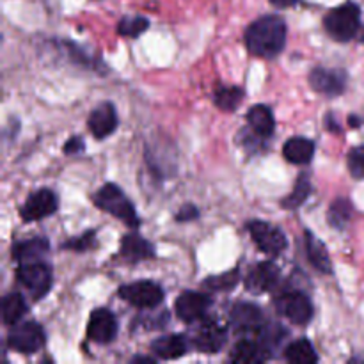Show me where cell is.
Listing matches in <instances>:
<instances>
[{
    "mask_svg": "<svg viewBox=\"0 0 364 364\" xmlns=\"http://www.w3.org/2000/svg\"><path fill=\"white\" fill-rule=\"evenodd\" d=\"M119 297L128 304L141 309L156 308L164 301L162 288L151 281H139V283L124 284L119 288Z\"/></svg>",
    "mask_w": 364,
    "mask_h": 364,
    "instance_id": "7",
    "label": "cell"
},
{
    "mask_svg": "<svg viewBox=\"0 0 364 364\" xmlns=\"http://www.w3.org/2000/svg\"><path fill=\"white\" fill-rule=\"evenodd\" d=\"M117 128L116 107L112 103H100L89 116V130L96 139H105Z\"/></svg>",
    "mask_w": 364,
    "mask_h": 364,
    "instance_id": "15",
    "label": "cell"
},
{
    "mask_svg": "<svg viewBox=\"0 0 364 364\" xmlns=\"http://www.w3.org/2000/svg\"><path fill=\"white\" fill-rule=\"evenodd\" d=\"M309 82L315 91L327 96H338L345 91V75L340 71L316 68L309 75Z\"/></svg>",
    "mask_w": 364,
    "mask_h": 364,
    "instance_id": "16",
    "label": "cell"
},
{
    "mask_svg": "<svg viewBox=\"0 0 364 364\" xmlns=\"http://www.w3.org/2000/svg\"><path fill=\"white\" fill-rule=\"evenodd\" d=\"M348 171L355 180H364V146H358L348 153Z\"/></svg>",
    "mask_w": 364,
    "mask_h": 364,
    "instance_id": "30",
    "label": "cell"
},
{
    "mask_svg": "<svg viewBox=\"0 0 364 364\" xmlns=\"http://www.w3.org/2000/svg\"><path fill=\"white\" fill-rule=\"evenodd\" d=\"M238 270H231L230 274H223V276L208 277L205 281V287L212 288V290H228V288H233L238 283Z\"/></svg>",
    "mask_w": 364,
    "mask_h": 364,
    "instance_id": "31",
    "label": "cell"
},
{
    "mask_svg": "<svg viewBox=\"0 0 364 364\" xmlns=\"http://www.w3.org/2000/svg\"><path fill=\"white\" fill-rule=\"evenodd\" d=\"M148 20L142 16L123 18L121 23L117 25V32L121 36H127V38H137V36H141L148 28Z\"/></svg>",
    "mask_w": 364,
    "mask_h": 364,
    "instance_id": "29",
    "label": "cell"
},
{
    "mask_svg": "<svg viewBox=\"0 0 364 364\" xmlns=\"http://www.w3.org/2000/svg\"><path fill=\"white\" fill-rule=\"evenodd\" d=\"M309 194H311V183L308 181V176H301L291 194L283 201V206L288 210L299 208L309 198Z\"/></svg>",
    "mask_w": 364,
    "mask_h": 364,
    "instance_id": "28",
    "label": "cell"
},
{
    "mask_svg": "<svg viewBox=\"0 0 364 364\" xmlns=\"http://www.w3.org/2000/svg\"><path fill=\"white\" fill-rule=\"evenodd\" d=\"M252 240L258 245L259 251L269 256H279L287 249L288 240L283 231L276 226L263 223V220H251L247 224Z\"/></svg>",
    "mask_w": 364,
    "mask_h": 364,
    "instance_id": "6",
    "label": "cell"
},
{
    "mask_svg": "<svg viewBox=\"0 0 364 364\" xmlns=\"http://www.w3.org/2000/svg\"><path fill=\"white\" fill-rule=\"evenodd\" d=\"M247 123L259 139L270 137L274 134V127H276L272 109H269L267 105L252 107L247 112Z\"/></svg>",
    "mask_w": 364,
    "mask_h": 364,
    "instance_id": "19",
    "label": "cell"
},
{
    "mask_svg": "<svg viewBox=\"0 0 364 364\" xmlns=\"http://www.w3.org/2000/svg\"><path fill=\"white\" fill-rule=\"evenodd\" d=\"M92 244H95V233H92V231H89V233L82 235L78 240H71V242H68V244H64V247L75 249V251H87Z\"/></svg>",
    "mask_w": 364,
    "mask_h": 364,
    "instance_id": "32",
    "label": "cell"
},
{
    "mask_svg": "<svg viewBox=\"0 0 364 364\" xmlns=\"http://www.w3.org/2000/svg\"><path fill=\"white\" fill-rule=\"evenodd\" d=\"M306 249H308L309 262L313 263V267H315L316 270H320V272H323V274H329L331 270H333V267H331V258H329V255H327L326 245H323L322 242L315 237V235L309 233V231L306 233Z\"/></svg>",
    "mask_w": 364,
    "mask_h": 364,
    "instance_id": "24",
    "label": "cell"
},
{
    "mask_svg": "<svg viewBox=\"0 0 364 364\" xmlns=\"http://www.w3.org/2000/svg\"><path fill=\"white\" fill-rule=\"evenodd\" d=\"M121 256L130 262H141V259L153 258L155 251H153V245L139 235H127L121 244Z\"/></svg>",
    "mask_w": 364,
    "mask_h": 364,
    "instance_id": "21",
    "label": "cell"
},
{
    "mask_svg": "<svg viewBox=\"0 0 364 364\" xmlns=\"http://www.w3.org/2000/svg\"><path fill=\"white\" fill-rule=\"evenodd\" d=\"M350 217H352V206L347 199H336V201L331 205L329 223L333 228L341 230V228H345V224L350 220Z\"/></svg>",
    "mask_w": 364,
    "mask_h": 364,
    "instance_id": "27",
    "label": "cell"
},
{
    "mask_svg": "<svg viewBox=\"0 0 364 364\" xmlns=\"http://www.w3.org/2000/svg\"><path fill=\"white\" fill-rule=\"evenodd\" d=\"M7 345L20 354H36L45 345V331L36 322H18L9 331Z\"/></svg>",
    "mask_w": 364,
    "mask_h": 364,
    "instance_id": "5",
    "label": "cell"
},
{
    "mask_svg": "<svg viewBox=\"0 0 364 364\" xmlns=\"http://www.w3.org/2000/svg\"><path fill=\"white\" fill-rule=\"evenodd\" d=\"M230 359L233 363H263L269 359V354L255 341L242 340L233 347Z\"/></svg>",
    "mask_w": 364,
    "mask_h": 364,
    "instance_id": "22",
    "label": "cell"
},
{
    "mask_svg": "<svg viewBox=\"0 0 364 364\" xmlns=\"http://www.w3.org/2000/svg\"><path fill=\"white\" fill-rule=\"evenodd\" d=\"M151 350L160 359H178L188 352V341L183 334H169L153 341Z\"/></svg>",
    "mask_w": 364,
    "mask_h": 364,
    "instance_id": "17",
    "label": "cell"
},
{
    "mask_svg": "<svg viewBox=\"0 0 364 364\" xmlns=\"http://www.w3.org/2000/svg\"><path fill=\"white\" fill-rule=\"evenodd\" d=\"M27 313V302H25L23 295L18 291H11L2 299V320L7 326H14L23 318Z\"/></svg>",
    "mask_w": 364,
    "mask_h": 364,
    "instance_id": "23",
    "label": "cell"
},
{
    "mask_svg": "<svg viewBox=\"0 0 364 364\" xmlns=\"http://www.w3.org/2000/svg\"><path fill=\"white\" fill-rule=\"evenodd\" d=\"M117 320L109 309H96L92 311L87 326V338L95 343L107 345L116 340Z\"/></svg>",
    "mask_w": 364,
    "mask_h": 364,
    "instance_id": "11",
    "label": "cell"
},
{
    "mask_svg": "<svg viewBox=\"0 0 364 364\" xmlns=\"http://www.w3.org/2000/svg\"><path fill=\"white\" fill-rule=\"evenodd\" d=\"M277 311L295 326H306L313 318V304L301 291H287L276 299Z\"/></svg>",
    "mask_w": 364,
    "mask_h": 364,
    "instance_id": "8",
    "label": "cell"
},
{
    "mask_svg": "<svg viewBox=\"0 0 364 364\" xmlns=\"http://www.w3.org/2000/svg\"><path fill=\"white\" fill-rule=\"evenodd\" d=\"M194 345L199 352H205V354H217V352L223 350V347L226 345V329H224L220 323H217L215 320H208V322H203L198 327L194 336Z\"/></svg>",
    "mask_w": 364,
    "mask_h": 364,
    "instance_id": "12",
    "label": "cell"
},
{
    "mask_svg": "<svg viewBox=\"0 0 364 364\" xmlns=\"http://www.w3.org/2000/svg\"><path fill=\"white\" fill-rule=\"evenodd\" d=\"M284 359L294 364H313L318 361V355L308 340H299L288 345L284 350Z\"/></svg>",
    "mask_w": 364,
    "mask_h": 364,
    "instance_id": "25",
    "label": "cell"
},
{
    "mask_svg": "<svg viewBox=\"0 0 364 364\" xmlns=\"http://www.w3.org/2000/svg\"><path fill=\"white\" fill-rule=\"evenodd\" d=\"M263 326V313L258 306L240 302L231 311V327L237 333H258Z\"/></svg>",
    "mask_w": 364,
    "mask_h": 364,
    "instance_id": "13",
    "label": "cell"
},
{
    "mask_svg": "<svg viewBox=\"0 0 364 364\" xmlns=\"http://www.w3.org/2000/svg\"><path fill=\"white\" fill-rule=\"evenodd\" d=\"M279 283V269L272 262L258 263L245 277V287L247 290L256 291V294H265L276 288Z\"/></svg>",
    "mask_w": 364,
    "mask_h": 364,
    "instance_id": "14",
    "label": "cell"
},
{
    "mask_svg": "<svg viewBox=\"0 0 364 364\" xmlns=\"http://www.w3.org/2000/svg\"><path fill=\"white\" fill-rule=\"evenodd\" d=\"M283 155L288 162L304 166V164H309L313 160V155H315V142L306 137H294L284 142Z\"/></svg>",
    "mask_w": 364,
    "mask_h": 364,
    "instance_id": "18",
    "label": "cell"
},
{
    "mask_svg": "<svg viewBox=\"0 0 364 364\" xmlns=\"http://www.w3.org/2000/svg\"><path fill=\"white\" fill-rule=\"evenodd\" d=\"M18 283L31 294L32 299L39 301L45 297L52 288V269L46 263L39 262H28L20 263L16 270Z\"/></svg>",
    "mask_w": 364,
    "mask_h": 364,
    "instance_id": "4",
    "label": "cell"
},
{
    "mask_svg": "<svg viewBox=\"0 0 364 364\" xmlns=\"http://www.w3.org/2000/svg\"><path fill=\"white\" fill-rule=\"evenodd\" d=\"M134 361H141V363H153V359L151 358H134Z\"/></svg>",
    "mask_w": 364,
    "mask_h": 364,
    "instance_id": "36",
    "label": "cell"
},
{
    "mask_svg": "<svg viewBox=\"0 0 364 364\" xmlns=\"http://www.w3.org/2000/svg\"><path fill=\"white\" fill-rule=\"evenodd\" d=\"M198 215H199L198 208H196V206H192V205H187V206H183V208H181L180 213H178L176 220H191V219H196Z\"/></svg>",
    "mask_w": 364,
    "mask_h": 364,
    "instance_id": "33",
    "label": "cell"
},
{
    "mask_svg": "<svg viewBox=\"0 0 364 364\" xmlns=\"http://www.w3.org/2000/svg\"><path fill=\"white\" fill-rule=\"evenodd\" d=\"M57 201L55 194L50 188H39L34 194L27 198L20 210V215L25 223H34V220L45 219V217L52 215L57 212Z\"/></svg>",
    "mask_w": 364,
    "mask_h": 364,
    "instance_id": "9",
    "label": "cell"
},
{
    "mask_svg": "<svg viewBox=\"0 0 364 364\" xmlns=\"http://www.w3.org/2000/svg\"><path fill=\"white\" fill-rule=\"evenodd\" d=\"M50 245L46 238L36 237L31 240L20 242L13 247V259H16L18 263H28L36 262V259L43 258V256L48 252Z\"/></svg>",
    "mask_w": 364,
    "mask_h": 364,
    "instance_id": "20",
    "label": "cell"
},
{
    "mask_svg": "<svg viewBox=\"0 0 364 364\" xmlns=\"http://www.w3.org/2000/svg\"><path fill=\"white\" fill-rule=\"evenodd\" d=\"M95 205L98 206V208H102L103 212L110 213V215L123 220L127 226H139V217L137 213H135L134 205H132L130 199L123 194V191H121L117 185H103V187L95 194Z\"/></svg>",
    "mask_w": 364,
    "mask_h": 364,
    "instance_id": "3",
    "label": "cell"
},
{
    "mask_svg": "<svg viewBox=\"0 0 364 364\" xmlns=\"http://www.w3.org/2000/svg\"><path fill=\"white\" fill-rule=\"evenodd\" d=\"M323 25H326L327 34L333 39L341 43L350 41L355 38L361 25V9L354 2L341 4L327 13V16L323 18Z\"/></svg>",
    "mask_w": 364,
    "mask_h": 364,
    "instance_id": "2",
    "label": "cell"
},
{
    "mask_svg": "<svg viewBox=\"0 0 364 364\" xmlns=\"http://www.w3.org/2000/svg\"><path fill=\"white\" fill-rule=\"evenodd\" d=\"M245 45L256 57L270 59L279 55L287 45V23L283 18L274 14L252 21L245 32Z\"/></svg>",
    "mask_w": 364,
    "mask_h": 364,
    "instance_id": "1",
    "label": "cell"
},
{
    "mask_svg": "<svg viewBox=\"0 0 364 364\" xmlns=\"http://www.w3.org/2000/svg\"><path fill=\"white\" fill-rule=\"evenodd\" d=\"M84 149V142H82V139L78 137H71L70 141L66 142V146H64V151L66 153H78Z\"/></svg>",
    "mask_w": 364,
    "mask_h": 364,
    "instance_id": "34",
    "label": "cell"
},
{
    "mask_svg": "<svg viewBox=\"0 0 364 364\" xmlns=\"http://www.w3.org/2000/svg\"><path fill=\"white\" fill-rule=\"evenodd\" d=\"M210 304H212V299L208 295L199 294V291H183L176 299L174 309H176L178 318L187 323H194L205 318Z\"/></svg>",
    "mask_w": 364,
    "mask_h": 364,
    "instance_id": "10",
    "label": "cell"
},
{
    "mask_svg": "<svg viewBox=\"0 0 364 364\" xmlns=\"http://www.w3.org/2000/svg\"><path fill=\"white\" fill-rule=\"evenodd\" d=\"M242 98H244V91L240 87H220L215 91V105L228 112H233L240 105Z\"/></svg>",
    "mask_w": 364,
    "mask_h": 364,
    "instance_id": "26",
    "label": "cell"
},
{
    "mask_svg": "<svg viewBox=\"0 0 364 364\" xmlns=\"http://www.w3.org/2000/svg\"><path fill=\"white\" fill-rule=\"evenodd\" d=\"M270 2L277 7H291V6H295L299 0H270Z\"/></svg>",
    "mask_w": 364,
    "mask_h": 364,
    "instance_id": "35",
    "label": "cell"
}]
</instances>
